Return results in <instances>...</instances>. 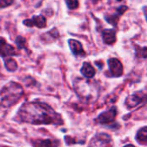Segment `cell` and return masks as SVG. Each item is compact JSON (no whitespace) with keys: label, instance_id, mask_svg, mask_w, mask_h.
<instances>
[{"label":"cell","instance_id":"7c38bea8","mask_svg":"<svg viewBox=\"0 0 147 147\" xmlns=\"http://www.w3.org/2000/svg\"><path fill=\"white\" fill-rule=\"evenodd\" d=\"M34 147H59V141L57 140H31Z\"/></svg>","mask_w":147,"mask_h":147},{"label":"cell","instance_id":"ffe728a7","mask_svg":"<svg viewBox=\"0 0 147 147\" xmlns=\"http://www.w3.org/2000/svg\"><path fill=\"white\" fill-rule=\"evenodd\" d=\"M66 5L70 9H74L78 7L79 2L78 0H65Z\"/></svg>","mask_w":147,"mask_h":147},{"label":"cell","instance_id":"5bb4252c","mask_svg":"<svg viewBox=\"0 0 147 147\" xmlns=\"http://www.w3.org/2000/svg\"><path fill=\"white\" fill-rule=\"evenodd\" d=\"M81 73L83 74V76L84 78L90 79V78H94V76L96 74V70L90 63L84 62L81 68Z\"/></svg>","mask_w":147,"mask_h":147},{"label":"cell","instance_id":"44dd1931","mask_svg":"<svg viewBox=\"0 0 147 147\" xmlns=\"http://www.w3.org/2000/svg\"><path fill=\"white\" fill-rule=\"evenodd\" d=\"M14 3V0H0L1 8H5Z\"/></svg>","mask_w":147,"mask_h":147},{"label":"cell","instance_id":"30bf717a","mask_svg":"<svg viewBox=\"0 0 147 147\" xmlns=\"http://www.w3.org/2000/svg\"><path fill=\"white\" fill-rule=\"evenodd\" d=\"M68 44L71 48V51L72 52V53L74 55H76V56H85L86 55L82 44L78 40L71 39L68 40Z\"/></svg>","mask_w":147,"mask_h":147},{"label":"cell","instance_id":"8992f818","mask_svg":"<svg viewBox=\"0 0 147 147\" xmlns=\"http://www.w3.org/2000/svg\"><path fill=\"white\" fill-rule=\"evenodd\" d=\"M109 66V71L111 73V77H115L119 78L122 76L123 74V65L121 62L115 59V58H111L108 61Z\"/></svg>","mask_w":147,"mask_h":147},{"label":"cell","instance_id":"2e32d148","mask_svg":"<svg viewBox=\"0 0 147 147\" xmlns=\"http://www.w3.org/2000/svg\"><path fill=\"white\" fill-rule=\"evenodd\" d=\"M4 65L9 71H15L17 69V63L16 62L15 59L11 58H8L7 59H4Z\"/></svg>","mask_w":147,"mask_h":147},{"label":"cell","instance_id":"5b68a950","mask_svg":"<svg viewBox=\"0 0 147 147\" xmlns=\"http://www.w3.org/2000/svg\"><path fill=\"white\" fill-rule=\"evenodd\" d=\"M116 115H117V109L115 107H112L108 111L100 114L96 119V121L99 124H109L115 120Z\"/></svg>","mask_w":147,"mask_h":147},{"label":"cell","instance_id":"cb8c5ba5","mask_svg":"<svg viewBox=\"0 0 147 147\" xmlns=\"http://www.w3.org/2000/svg\"><path fill=\"white\" fill-rule=\"evenodd\" d=\"M91 1H92L93 3H96V2H97L98 0H91Z\"/></svg>","mask_w":147,"mask_h":147},{"label":"cell","instance_id":"d4e9b609","mask_svg":"<svg viewBox=\"0 0 147 147\" xmlns=\"http://www.w3.org/2000/svg\"><path fill=\"white\" fill-rule=\"evenodd\" d=\"M117 1H122V0H117Z\"/></svg>","mask_w":147,"mask_h":147},{"label":"cell","instance_id":"9a60e30c","mask_svg":"<svg viewBox=\"0 0 147 147\" xmlns=\"http://www.w3.org/2000/svg\"><path fill=\"white\" fill-rule=\"evenodd\" d=\"M136 140L143 146H147V127L140 128L136 134Z\"/></svg>","mask_w":147,"mask_h":147},{"label":"cell","instance_id":"7402d4cb","mask_svg":"<svg viewBox=\"0 0 147 147\" xmlns=\"http://www.w3.org/2000/svg\"><path fill=\"white\" fill-rule=\"evenodd\" d=\"M143 11H144V14H145V16H146V19L147 22V6H145L143 8Z\"/></svg>","mask_w":147,"mask_h":147},{"label":"cell","instance_id":"8fae6325","mask_svg":"<svg viewBox=\"0 0 147 147\" xmlns=\"http://www.w3.org/2000/svg\"><path fill=\"white\" fill-rule=\"evenodd\" d=\"M102 37L105 44L113 45L116 42V32L115 29H104L102 33Z\"/></svg>","mask_w":147,"mask_h":147},{"label":"cell","instance_id":"7a4b0ae2","mask_svg":"<svg viewBox=\"0 0 147 147\" xmlns=\"http://www.w3.org/2000/svg\"><path fill=\"white\" fill-rule=\"evenodd\" d=\"M23 88L16 82L7 83L1 90V106L9 108L15 105L22 96Z\"/></svg>","mask_w":147,"mask_h":147},{"label":"cell","instance_id":"ac0fdd59","mask_svg":"<svg viewBox=\"0 0 147 147\" xmlns=\"http://www.w3.org/2000/svg\"><path fill=\"white\" fill-rule=\"evenodd\" d=\"M59 32H58V29L57 28H53L52 30H50L49 32H47V33H45L43 35H42V39L43 38H46V37H47V39L46 40H50V37H53V40H56L57 38H59Z\"/></svg>","mask_w":147,"mask_h":147},{"label":"cell","instance_id":"277c9868","mask_svg":"<svg viewBox=\"0 0 147 147\" xmlns=\"http://www.w3.org/2000/svg\"><path fill=\"white\" fill-rule=\"evenodd\" d=\"M89 147H113L111 137L106 134H98L90 140Z\"/></svg>","mask_w":147,"mask_h":147},{"label":"cell","instance_id":"3957f363","mask_svg":"<svg viewBox=\"0 0 147 147\" xmlns=\"http://www.w3.org/2000/svg\"><path fill=\"white\" fill-rule=\"evenodd\" d=\"M74 89L81 99L87 101L96 100L100 91L99 86L96 82L82 79L80 78H78L74 81Z\"/></svg>","mask_w":147,"mask_h":147},{"label":"cell","instance_id":"e0dca14e","mask_svg":"<svg viewBox=\"0 0 147 147\" xmlns=\"http://www.w3.org/2000/svg\"><path fill=\"white\" fill-rule=\"evenodd\" d=\"M135 53H136V57L138 58L147 59V47H140L139 46L136 47Z\"/></svg>","mask_w":147,"mask_h":147},{"label":"cell","instance_id":"6da1fadb","mask_svg":"<svg viewBox=\"0 0 147 147\" xmlns=\"http://www.w3.org/2000/svg\"><path fill=\"white\" fill-rule=\"evenodd\" d=\"M16 119L33 125H62L63 119L51 106L41 102H25L19 109Z\"/></svg>","mask_w":147,"mask_h":147},{"label":"cell","instance_id":"603a6c76","mask_svg":"<svg viewBox=\"0 0 147 147\" xmlns=\"http://www.w3.org/2000/svg\"><path fill=\"white\" fill-rule=\"evenodd\" d=\"M123 147H135L134 145H131V144H129V145H126L125 146Z\"/></svg>","mask_w":147,"mask_h":147},{"label":"cell","instance_id":"d6986e66","mask_svg":"<svg viewBox=\"0 0 147 147\" xmlns=\"http://www.w3.org/2000/svg\"><path fill=\"white\" fill-rule=\"evenodd\" d=\"M16 46L18 47V48L20 49H27V47H26V39L22 36H17L16 39Z\"/></svg>","mask_w":147,"mask_h":147},{"label":"cell","instance_id":"9c48e42d","mask_svg":"<svg viewBox=\"0 0 147 147\" xmlns=\"http://www.w3.org/2000/svg\"><path fill=\"white\" fill-rule=\"evenodd\" d=\"M23 24L28 27L35 26L39 28H43L47 26V20L46 17L42 15L40 16H34L31 19H26L23 21Z\"/></svg>","mask_w":147,"mask_h":147},{"label":"cell","instance_id":"ba28073f","mask_svg":"<svg viewBox=\"0 0 147 147\" xmlns=\"http://www.w3.org/2000/svg\"><path fill=\"white\" fill-rule=\"evenodd\" d=\"M127 6L126 5H122V6H120L117 9H116V12L115 14H109V15H105L104 16V18L105 20L112 24L114 27H117V24H118V22H119V19L120 17L126 12V10H127Z\"/></svg>","mask_w":147,"mask_h":147},{"label":"cell","instance_id":"4fadbf2b","mask_svg":"<svg viewBox=\"0 0 147 147\" xmlns=\"http://www.w3.org/2000/svg\"><path fill=\"white\" fill-rule=\"evenodd\" d=\"M14 55H18V53L16 52L15 48L5 42L4 39H1V56L2 58H5L8 56H14Z\"/></svg>","mask_w":147,"mask_h":147},{"label":"cell","instance_id":"52a82bcc","mask_svg":"<svg viewBox=\"0 0 147 147\" xmlns=\"http://www.w3.org/2000/svg\"><path fill=\"white\" fill-rule=\"evenodd\" d=\"M145 99H147V96H141V92L134 93L127 97L125 101V105L128 109H131L140 105L145 101Z\"/></svg>","mask_w":147,"mask_h":147}]
</instances>
